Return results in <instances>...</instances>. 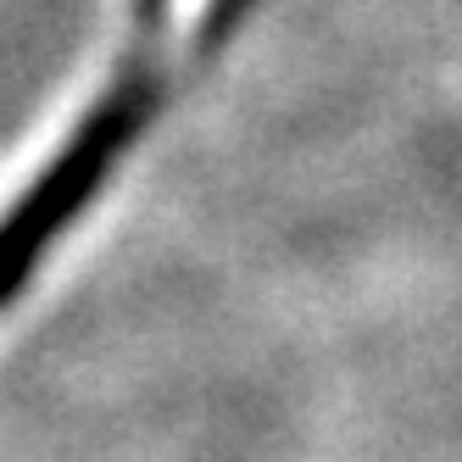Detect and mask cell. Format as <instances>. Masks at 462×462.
Returning <instances> with one entry per match:
<instances>
[{"mask_svg": "<svg viewBox=\"0 0 462 462\" xmlns=\"http://www.w3.org/2000/svg\"><path fill=\"white\" fill-rule=\"evenodd\" d=\"M162 106V79L145 68H123L112 89L95 101V112L68 134L56 162L17 195V207L0 217V307H12V295L28 284V273L51 256V245L68 235V223L89 212L112 168L128 156L145 134V123Z\"/></svg>", "mask_w": 462, "mask_h": 462, "instance_id": "cell-1", "label": "cell"}, {"mask_svg": "<svg viewBox=\"0 0 462 462\" xmlns=\"http://www.w3.org/2000/svg\"><path fill=\"white\" fill-rule=\"evenodd\" d=\"M256 0H207V12H201V28H195V61H212L228 40L245 28Z\"/></svg>", "mask_w": 462, "mask_h": 462, "instance_id": "cell-2", "label": "cell"}, {"mask_svg": "<svg viewBox=\"0 0 462 462\" xmlns=\"http://www.w3.org/2000/svg\"><path fill=\"white\" fill-rule=\"evenodd\" d=\"M162 17H168V0H134V28H140V40H151Z\"/></svg>", "mask_w": 462, "mask_h": 462, "instance_id": "cell-3", "label": "cell"}]
</instances>
